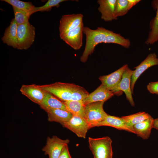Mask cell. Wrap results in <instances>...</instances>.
Segmentation results:
<instances>
[{
  "label": "cell",
  "instance_id": "cell-8",
  "mask_svg": "<svg viewBox=\"0 0 158 158\" xmlns=\"http://www.w3.org/2000/svg\"><path fill=\"white\" fill-rule=\"evenodd\" d=\"M83 17L81 13L63 15L59 22L60 37L79 26L83 23Z\"/></svg>",
  "mask_w": 158,
  "mask_h": 158
},
{
  "label": "cell",
  "instance_id": "cell-16",
  "mask_svg": "<svg viewBox=\"0 0 158 158\" xmlns=\"http://www.w3.org/2000/svg\"><path fill=\"white\" fill-rule=\"evenodd\" d=\"M44 97L38 105L45 111L51 109H60L67 110L64 102L51 93L46 91Z\"/></svg>",
  "mask_w": 158,
  "mask_h": 158
},
{
  "label": "cell",
  "instance_id": "cell-10",
  "mask_svg": "<svg viewBox=\"0 0 158 158\" xmlns=\"http://www.w3.org/2000/svg\"><path fill=\"white\" fill-rule=\"evenodd\" d=\"M158 65V58L156 53L149 54L138 66L135 67L132 75L130 83L131 89L133 93L135 84L139 77L146 70L155 65Z\"/></svg>",
  "mask_w": 158,
  "mask_h": 158
},
{
  "label": "cell",
  "instance_id": "cell-6",
  "mask_svg": "<svg viewBox=\"0 0 158 158\" xmlns=\"http://www.w3.org/2000/svg\"><path fill=\"white\" fill-rule=\"evenodd\" d=\"M70 142L68 139L63 140L55 135L48 137L46 145L42 148L45 155L49 158H58L64 147Z\"/></svg>",
  "mask_w": 158,
  "mask_h": 158
},
{
  "label": "cell",
  "instance_id": "cell-15",
  "mask_svg": "<svg viewBox=\"0 0 158 158\" xmlns=\"http://www.w3.org/2000/svg\"><path fill=\"white\" fill-rule=\"evenodd\" d=\"M114 95L112 91L108 90L101 84L95 90L89 94L82 101L85 105L97 102H105L112 97Z\"/></svg>",
  "mask_w": 158,
  "mask_h": 158
},
{
  "label": "cell",
  "instance_id": "cell-14",
  "mask_svg": "<svg viewBox=\"0 0 158 158\" xmlns=\"http://www.w3.org/2000/svg\"><path fill=\"white\" fill-rule=\"evenodd\" d=\"M117 0H98L99 5L98 9L101 13V18L105 21L116 20L115 10Z\"/></svg>",
  "mask_w": 158,
  "mask_h": 158
},
{
  "label": "cell",
  "instance_id": "cell-19",
  "mask_svg": "<svg viewBox=\"0 0 158 158\" xmlns=\"http://www.w3.org/2000/svg\"><path fill=\"white\" fill-rule=\"evenodd\" d=\"M46 112L47 113L49 121L57 122L62 126L69 121L73 116L68 111L60 109H51Z\"/></svg>",
  "mask_w": 158,
  "mask_h": 158
},
{
  "label": "cell",
  "instance_id": "cell-22",
  "mask_svg": "<svg viewBox=\"0 0 158 158\" xmlns=\"http://www.w3.org/2000/svg\"><path fill=\"white\" fill-rule=\"evenodd\" d=\"M66 110L73 115L84 118L85 105L82 100L70 101L64 102Z\"/></svg>",
  "mask_w": 158,
  "mask_h": 158
},
{
  "label": "cell",
  "instance_id": "cell-18",
  "mask_svg": "<svg viewBox=\"0 0 158 158\" xmlns=\"http://www.w3.org/2000/svg\"><path fill=\"white\" fill-rule=\"evenodd\" d=\"M104 126H110L118 130H125L133 133L122 117L108 115L103 121L97 124L95 127Z\"/></svg>",
  "mask_w": 158,
  "mask_h": 158
},
{
  "label": "cell",
  "instance_id": "cell-1",
  "mask_svg": "<svg viewBox=\"0 0 158 158\" xmlns=\"http://www.w3.org/2000/svg\"><path fill=\"white\" fill-rule=\"evenodd\" d=\"M39 86L64 102L83 100L89 94L84 87L73 83L57 82Z\"/></svg>",
  "mask_w": 158,
  "mask_h": 158
},
{
  "label": "cell",
  "instance_id": "cell-30",
  "mask_svg": "<svg viewBox=\"0 0 158 158\" xmlns=\"http://www.w3.org/2000/svg\"><path fill=\"white\" fill-rule=\"evenodd\" d=\"M58 158H72L70 154L68 145L64 147Z\"/></svg>",
  "mask_w": 158,
  "mask_h": 158
},
{
  "label": "cell",
  "instance_id": "cell-17",
  "mask_svg": "<svg viewBox=\"0 0 158 158\" xmlns=\"http://www.w3.org/2000/svg\"><path fill=\"white\" fill-rule=\"evenodd\" d=\"M18 25L14 18L11 20L10 24L5 30L1 38L3 42L14 48H17V30Z\"/></svg>",
  "mask_w": 158,
  "mask_h": 158
},
{
  "label": "cell",
  "instance_id": "cell-29",
  "mask_svg": "<svg viewBox=\"0 0 158 158\" xmlns=\"http://www.w3.org/2000/svg\"><path fill=\"white\" fill-rule=\"evenodd\" d=\"M147 88L150 93L158 95V81L150 83L147 85Z\"/></svg>",
  "mask_w": 158,
  "mask_h": 158
},
{
  "label": "cell",
  "instance_id": "cell-32",
  "mask_svg": "<svg viewBox=\"0 0 158 158\" xmlns=\"http://www.w3.org/2000/svg\"><path fill=\"white\" fill-rule=\"evenodd\" d=\"M152 128L158 130V118L154 119Z\"/></svg>",
  "mask_w": 158,
  "mask_h": 158
},
{
  "label": "cell",
  "instance_id": "cell-26",
  "mask_svg": "<svg viewBox=\"0 0 158 158\" xmlns=\"http://www.w3.org/2000/svg\"><path fill=\"white\" fill-rule=\"evenodd\" d=\"M15 20L18 25L29 22L30 14L26 12L13 7Z\"/></svg>",
  "mask_w": 158,
  "mask_h": 158
},
{
  "label": "cell",
  "instance_id": "cell-12",
  "mask_svg": "<svg viewBox=\"0 0 158 158\" xmlns=\"http://www.w3.org/2000/svg\"><path fill=\"white\" fill-rule=\"evenodd\" d=\"M21 94L34 103L40 104L45 95L46 91L35 84L23 85L20 90Z\"/></svg>",
  "mask_w": 158,
  "mask_h": 158
},
{
  "label": "cell",
  "instance_id": "cell-7",
  "mask_svg": "<svg viewBox=\"0 0 158 158\" xmlns=\"http://www.w3.org/2000/svg\"><path fill=\"white\" fill-rule=\"evenodd\" d=\"M63 126L75 133L78 137L85 138L89 126L84 118L73 115Z\"/></svg>",
  "mask_w": 158,
  "mask_h": 158
},
{
  "label": "cell",
  "instance_id": "cell-2",
  "mask_svg": "<svg viewBox=\"0 0 158 158\" xmlns=\"http://www.w3.org/2000/svg\"><path fill=\"white\" fill-rule=\"evenodd\" d=\"M110 30L102 27L92 30L87 27H84L83 33L86 35V43L84 51L80 58L81 61L85 62L89 55L94 52L95 47L103 41Z\"/></svg>",
  "mask_w": 158,
  "mask_h": 158
},
{
  "label": "cell",
  "instance_id": "cell-31",
  "mask_svg": "<svg viewBox=\"0 0 158 158\" xmlns=\"http://www.w3.org/2000/svg\"><path fill=\"white\" fill-rule=\"evenodd\" d=\"M141 1L140 0H128V9L129 10Z\"/></svg>",
  "mask_w": 158,
  "mask_h": 158
},
{
  "label": "cell",
  "instance_id": "cell-4",
  "mask_svg": "<svg viewBox=\"0 0 158 158\" xmlns=\"http://www.w3.org/2000/svg\"><path fill=\"white\" fill-rule=\"evenodd\" d=\"M104 102H97L85 105L84 118L88 124L90 129L95 127L108 115L103 109Z\"/></svg>",
  "mask_w": 158,
  "mask_h": 158
},
{
  "label": "cell",
  "instance_id": "cell-27",
  "mask_svg": "<svg viewBox=\"0 0 158 158\" xmlns=\"http://www.w3.org/2000/svg\"><path fill=\"white\" fill-rule=\"evenodd\" d=\"M66 0H48L44 5L39 7H35L33 13L38 11L43 12L49 11L51 10L53 7H59L60 4L62 2L67 1Z\"/></svg>",
  "mask_w": 158,
  "mask_h": 158
},
{
  "label": "cell",
  "instance_id": "cell-11",
  "mask_svg": "<svg viewBox=\"0 0 158 158\" xmlns=\"http://www.w3.org/2000/svg\"><path fill=\"white\" fill-rule=\"evenodd\" d=\"M133 72V71L130 69L128 67L123 73L119 83L112 91L114 94L120 91L124 92L127 99L131 105L134 106L135 103L132 96L130 87L131 78Z\"/></svg>",
  "mask_w": 158,
  "mask_h": 158
},
{
  "label": "cell",
  "instance_id": "cell-24",
  "mask_svg": "<svg viewBox=\"0 0 158 158\" xmlns=\"http://www.w3.org/2000/svg\"><path fill=\"white\" fill-rule=\"evenodd\" d=\"M151 116L145 112H140L121 117L124 120L128 127L132 130V128L134 125L148 119Z\"/></svg>",
  "mask_w": 158,
  "mask_h": 158
},
{
  "label": "cell",
  "instance_id": "cell-21",
  "mask_svg": "<svg viewBox=\"0 0 158 158\" xmlns=\"http://www.w3.org/2000/svg\"><path fill=\"white\" fill-rule=\"evenodd\" d=\"M153 4L157 7L154 9L156 11V15L150 22V30L145 42L147 45H152L158 41V0H154Z\"/></svg>",
  "mask_w": 158,
  "mask_h": 158
},
{
  "label": "cell",
  "instance_id": "cell-23",
  "mask_svg": "<svg viewBox=\"0 0 158 158\" xmlns=\"http://www.w3.org/2000/svg\"><path fill=\"white\" fill-rule=\"evenodd\" d=\"M103 43L116 44L126 48H129L130 45V42L129 39L125 38L120 34L111 30L106 36Z\"/></svg>",
  "mask_w": 158,
  "mask_h": 158
},
{
  "label": "cell",
  "instance_id": "cell-13",
  "mask_svg": "<svg viewBox=\"0 0 158 158\" xmlns=\"http://www.w3.org/2000/svg\"><path fill=\"white\" fill-rule=\"evenodd\" d=\"M128 67V65L125 64L110 74L100 76L99 79L101 82V84L108 90L112 91L119 83L123 73Z\"/></svg>",
  "mask_w": 158,
  "mask_h": 158
},
{
  "label": "cell",
  "instance_id": "cell-28",
  "mask_svg": "<svg viewBox=\"0 0 158 158\" xmlns=\"http://www.w3.org/2000/svg\"><path fill=\"white\" fill-rule=\"evenodd\" d=\"M128 0H117L115 15L117 18L126 14L129 11L128 9Z\"/></svg>",
  "mask_w": 158,
  "mask_h": 158
},
{
  "label": "cell",
  "instance_id": "cell-25",
  "mask_svg": "<svg viewBox=\"0 0 158 158\" xmlns=\"http://www.w3.org/2000/svg\"><path fill=\"white\" fill-rule=\"evenodd\" d=\"M18 9L29 13L30 16L33 14L35 6L31 2H24L18 0H2Z\"/></svg>",
  "mask_w": 158,
  "mask_h": 158
},
{
  "label": "cell",
  "instance_id": "cell-9",
  "mask_svg": "<svg viewBox=\"0 0 158 158\" xmlns=\"http://www.w3.org/2000/svg\"><path fill=\"white\" fill-rule=\"evenodd\" d=\"M83 22L79 26L60 37L66 44L75 50L80 49L83 44Z\"/></svg>",
  "mask_w": 158,
  "mask_h": 158
},
{
  "label": "cell",
  "instance_id": "cell-20",
  "mask_svg": "<svg viewBox=\"0 0 158 158\" xmlns=\"http://www.w3.org/2000/svg\"><path fill=\"white\" fill-rule=\"evenodd\" d=\"M154 119L151 116L148 119L139 123L136 124L132 127L133 133L143 139H148L150 135L152 128Z\"/></svg>",
  "mask_w": 158,
  "mask_h": 158
},
{
  "label": "cell",
  "instance_id": "cell-5",
  "mask_svg": "<svg viewBox=\"0 0 158 158\" xmlns=\"http://www.w3.org/2000/svg\"><path fill=\"white\" fill-rule=\"evenodd\" d=\"M35 37V28L29 22L18 25L17 49H28L33 43Z\"/></svg>",
  "mask_w": 158,
  "mask_h": 158
},
{
  "label": "cell",
  "instance_id": "cell-3",
  "mask_svg": "<svg viewBox=\"0 0 158 158\" xmlns=\"http://www.w3.org/2000/svg\"><path fill=\"white\" fill-rule=\"evenodd\" d=\"M88 141L94 158H112V141L110 137H89Z\"/></svg>",
  "mask_w": 158,
  "mask_h": 158
}]
</instances>
